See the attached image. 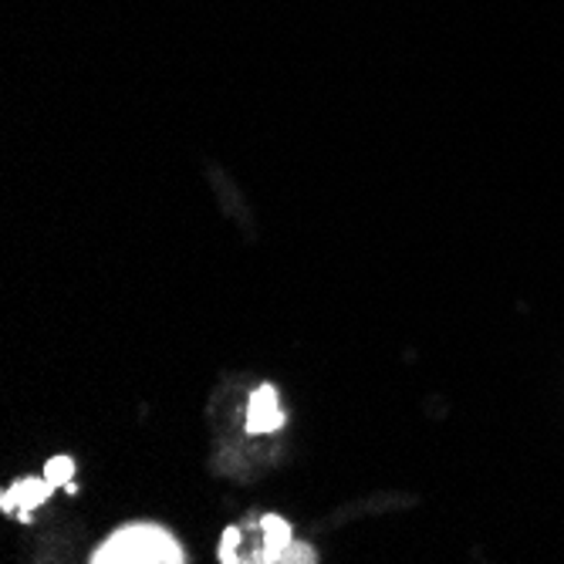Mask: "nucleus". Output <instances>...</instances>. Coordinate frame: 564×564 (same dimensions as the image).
<instances>
[{
    "label": "nucleus",
    "mask_w": 564,
    "mask_h": 564,
    "mask_svg": "<svg viewBox=\"0 0 564 564\" xmlns=\"http://www.w3.org/2000/svg\"><path fill=\"white\" fill-rule=\"evenodd\" d=\"M95 564H183V544L160 524H129L119 528L106 544L91 554Z\"/></svg>",
    "instance_id": "1"
},
{
    "label": "nucleus",
    "mask_w": 564,
    "mask_h": 564,
    "mask_svg": "<svg viewBox=\"0 0 564 564\" xmlns=\"http://www.w3.org/2000/svg\"><path fill=\"white\" fill-rule=\"evenodd\" d=\"M294 547L291 524L281 521L278 514H264L253 524H234L224 534L220 544V561L227 564H243V561H258V564H274L288 561V551Z\"/></svg>",
    "instance_id": "2"
},
{
    "label": "nucleus",
    "mask_w": 564,
    "mask_h": 564,
    "mask_svg": "<svg viewBox=\"0 0 564 564\" xmlns=\"http://www.w3.org/2000/svg\"><path fill=\"white\" fill-rule=\"evenodd\" d=\"M281 426H284V409H281L278 389L274 386L253 389L247 399V433L268 436V433H278Z\"/></svg>",
    "instance_id": "3"
},
{
    "label": "nucleus",
    "mask_w": 564,
    "mask_h": 564,
    "mask_svg": "<svg viewBox=\"0 0 564 564\" xmlns=\"http://www.w3.org/2000/svg\"><path fill=\"white\" fill-rule=\"evenodd\" d=\"M51 487L47 477L37 480V477H24L21 484H14L11 490H4V497H0V507H4V514H18V518H31V510L41 507L47 497H51Z\"/></svg>",
    "instance_id": "4"
},
{
    "label": "nucleus",
    "mask_w": 564,
    "mask_h": 564,
    "mask_svg": "<svg viewBox=\"0 0 564 564\" xmlns=\"http://www.w3.org/2000/svg\"><path fill=\"white\" fill-rule=\"evenodd\" d=\"M44 477H47L51 487L72 484V477H75V459H72V456H55V459H51V464L44 467Z\"/></svg>",
    "instance_id": "5"
}]
</instances>
